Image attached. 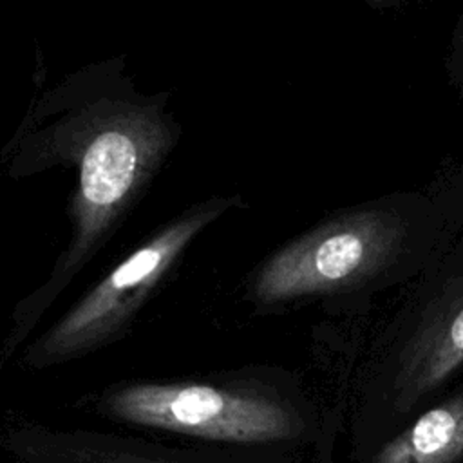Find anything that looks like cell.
I'll return each instance as SVG.
<instances>
[{
  "label": "cell",
  "mask_w": 463,
  "mask_h": 463,
  "mask_svg": "<svg viewBox=\"0 0 463 463\" xmlns=\"http://www.w3.org/2000/svg\"><path fill=\"white\" fill-rule=\"evenodd\" d=\"M403 235V222L391 212H349L273 255L257 279L255 293L264 302H277L344 291L387 266Z\"/></svg>",
  "instance_id": "1"
},
{
  "label": "cell",
  "mask_w": 463,
  "mask_h": 463,
  "mask_svg": "<svg viewBox=\"0 0 463 463\" xmlns=\"http://www.w3.org/2000/svg\"><path fill=\"white\" fill-rule=\"evenodd\" d=\"M110 414L145 427L233 443L288 439L300 418L286 403L257 392L201 383H139L107 400Z\"/></svg>",
  "instance_id": "2"
},
{
  "label": "cell",
  "mask_w": 463,
  "mask_h": 463,
  "mask_svg": "<svg viewBox=\"0 0 463 463\" xmlns=\"http://www.w3.org/2000/svg\"><path fill=\"white\" fill-rule=\"evenodd\" d=\"M222 201L175 221L103 279L43 340L47 356H67L112 333L136 309L184 244L222 208Z\"/></svg>",
  "instance_id": "3"
},
{
  "label": "cell",
  "mask_w": 463,
  "mask_h": 463,
  "mask_svg": "<svg viewBox=\"0 0 463 463\" xmlns=\"http://www.w3.org/2000/svg\"><path fill=\"white\" fill-rule=\"evenodd\" d=\"M165 143L157 121L134 116L119 119L87 145L76 197V241L69 260L76 262L105 232Z\"/></svg>",
  "instance_id": "4"
},
{
  "label": "cell",
  "mask_w": 463,
  "mask_h": 463,
  "mask_svg": "<svg viewBox=\"0 0 463 463\" xmlns=\"http://www.w3.org/2000/svg\"><path fill=\"white\" fill-rule=\"evenodd\" d=\"M463 365V297L429 318L412 336L394 380L396 407L411 409Z\"/></svg>",
  "instance_id": "5"
},
{
  "label": "cell",
  "mask_w": 463,
  "mask_h": 463,
  "mask_svg": "<svg viewBox=\"0 0 463 463\" xmlns=\"http://www.w3.org/2000/svg\"><path fill=\"white\" fill-rule=\"evenodd\" d=\"M463 456V392L421 414L374 463H454Z\"/></svg>",
  "instance_id": "6"
},
{
  "label": "cell",
  "mask_w": 463,
  "mask_h": 463,
  "mask_svg": "<svg viewBox=\"0 0 463 463\" xmlns=\"http://www.w3.org/2000/svg\"><path fill=\"white\" fill-rule=\"evenodd\" d=\"M52 463H201L197 459L156 449H114L103 445H67L65 449H40Z\"/></svg>",
  "instance_id": "7"
},
{
  "label": "cell",
  "mask_w": 463,
  "mask_h": 463,
  "mask_svg": "<svg viewBox=\"0 0 463 463\" xmlns=\"http://www.w3.org/2000/svg\"><path fill=\"white\" fill-rule=\"evenodd\" d=\"M458 36H459V49H461V52H463V16H461V24H459Z\"/></svg>",
  "instance_id": "8"
}]
</instances>
